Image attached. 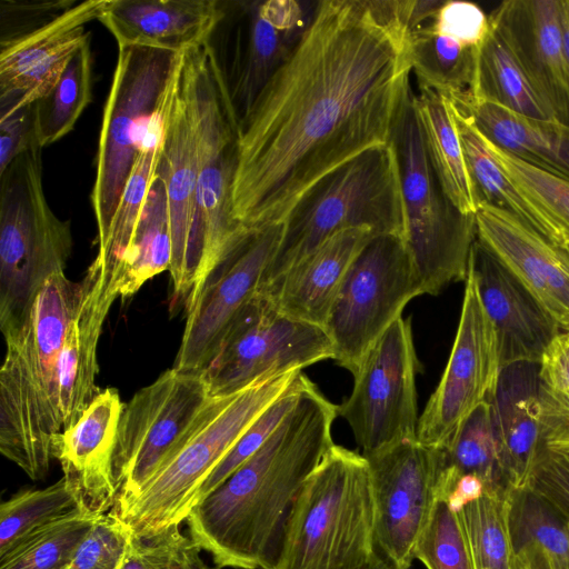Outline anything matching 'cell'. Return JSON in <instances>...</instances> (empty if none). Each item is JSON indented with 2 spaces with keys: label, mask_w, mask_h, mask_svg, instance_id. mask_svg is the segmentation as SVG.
Masks as SVG:
<instances>
[{
  "label": "cell",
  "mask_w": 569,
  "mask_h": 569,
  "mask_svg": "<svg viewBox=\"0 0 569 569\" xmlns=\"http://www.w3.org/2000/svg\"><path fill=\"white\" fill-rule=\"evenodd\" d=\"M401 1L322 0L238 126L233 219L284 221L320 179L390 143L411 91Z\"/></svg>",
  "instance_id": "obj_1"
},
{
  "label": "cell",
  "mask_w": 569,
  "mask_h": 569,
  "mask_svg": "<svg viewBox=\"0 0 569 569\" xmlns=\"http://www.w3.org/2000/svg\"><path fill=\"white\" fill-rule=\"evenodd\" d=\"M338 406L307 378L299 402L270 438L187 520L190 538L219 568L273 569L305 482L335 445Z\"/></svg>",
  "instance_id": "obj_2"
},
{
  "label": "cell",
  "mask_w": 569,
  "mask_h": 569,
  "mask_svg": "<svg viewBox=\"0 0 569 569\" xmlns=\"http://www.w3.org/2000/svg\"><path fill=\"white\" fill-rule=\"evenodd\" d=\"M82 296L64 272L48 279L28 319L4 337L0 370V451L31 480L44 478L56 437L63 430L58 360Z\"/></svg>",
  "instance_id": "obj_3"
},
{
  "label": "cell",
  "mask_w": 569,
  "mask_h": 569,
  "mask_svg": "<svg viewBox=\"0 0 569 569\" xmlns=\"http://www.w3.org/2000/svg\"><path fill=\"white\" fill-rule=\"evenodd\" d=\"M193 72V116L198 172L196 209L181 292L186 309L213 267L249 232L232 216L238 166V119L209 40L188 49Z\"/></svg>",
  "instance_id": "obj_4"
},
{
  "label": "cell",
  "mask_w": 569,
  "mask_h": 569,
  "mask_svg": "<svg viewBox=\"0 0 569 569\" xmlns=\"http://www.w3.org/2000/svg\"><path fill=\"white\" fill-rule=\"evenodd\" d=\"M373 532L369 462L333 445L295 501L273 569H368Z\"/></svg>",
  "instance_id": "obj_5"
},
{
  "label": "cell",
  "mask_w": 569,
  "mask_h": 569,
  "mask_svg": "<svg viewBox=\"0 0 569 569\" xmlns=\"http://www.w3.org/2000/svg\"><path fill=\"white\" fill-rule=\"evenodd\" d=\"M277 251L259 291L336 233L367 228L406 238L399 164L391 143L375 147L313 184L282 222Z\"/></svg>",
  "instance_id": "obj_6"
},
{
  "label": "cell",
  "mask_w": 569,
  "mask_h": 569,
  "mask_svg": "<svg viewBox=\"0 0 569 569\" xmlns=\"http://www.w3.org/2000/svg\"><path fill=\"white\" fill-rule=\"evenodd\" d=\"M299 372L264 378L238 393L210 396L169 460L134 498L111 512L140 536L180 525L212 470Z\"/></svg>",
  "instance_id": "obj_7"
},
{
  "label": "cell",
  "mask_w": 569,
  "mask_h": 569,
  "mask_svg": "<svg viewBox=\"0 0 569 569\" xmlns=\"http://www.w3.org/2000/svg\"><path fill=\"white\" fill-rule=\"evenodd\" d=\"M42 147L32 141L0 172V328L26 322L33 302L72 251L69 220L50 208L42 184Z\"/></svg>",
  "instance_id": "obj_8"
},
{
  "label": "cell",
  "mask_w": 569,
  "mask_h": 569,
  "mask_svg": "<svg viewBox=\"0 0 569 569\" xmlns=\"http://www.w3.org/2000/svg\"><path fill=\"white\" fill-rule=\"evenodd\" d=\"M392 144L406 211V244L425 295L466 281L477 239L476 218L460 212L445 194L429 160L411 89L393 129Z\"/></svg>",
  "instance_id": "obj_9"
},
{
  "label": "cell",
  "mask_w": 569,
  "mask_h": 569,
  "mask_svg": "<svg viewBox=\"0 0 569 569\" xmlns=\"http://www.w3.org/2000/svg\"><path fill=\"white\" fill-rule=\"evenodd\" d=\"M180 57L181 52L164 49L118 47L91 192L98 247L107 239L148 126L169 94Z\"/></svg>",
  "instance_id": "obj_10"
},
{
  "label": "cell",
  "mask_w": 569,
  "mask_h": 569,
  "mask_svg": "<svg viewBox=\"0 0 569 569\" xmlns=\"http://www.w3.org/2000/svg\"><path fill=\"white\" fill-rule=\"evenodd\" d=\"M420 295L425 290L403 238L375 236L349 267L326 322L332 360L355 375L376 341Z\"/></svg>",
  "instance_id": "obj_11"
},
{
  "label": "cell",
  "mask_w": 569,
  "mask_h": 569,
  "mask_svg": "<svg viewBox=\"0 0 569 569\" xmlns=\"http://www.w3.org/2000/svg\"><path fill=\"white\" fill-rule=\"evenodd\" d=\"M209 397L201 371L172 367L124 405L113 453L114 508L134 498L169 460Z\"/></svg>",
  "instance_id": "obj_12"
},
{
  "label": "cell",
  "mask_w": 569,
  "mask_h": 569,
  "mask_svg": "<svg viewBox=\"0 0 569 569\" xmlns=\"http://www.w3.org/2000/svg\"><path fill=\"white\" fill-rule=\"evenodd\" d=\"M332 358V343L323 328L283 315L258 292L201 375L209 396H229L264 378Z\"/></svg>",
  "instance_id": "obj_13"
},
{
  "label": "cell",
  "mask_w": 569,
  "mask_h": 569,
  "mask_svg": "<svg viewBox=\"0 0 569 569\" xmlns=\"http://www.w3.org/2000/svg\"><path fill=\"white\" fill-rule=\"evenodd\" d=\"M420 370L410 318L400 317L365 356L350 396L338 406L365 457L417 440Z\"/></svg>",
  "instance_id": "obj_14"
},
{
  "label": "cell",
  "mask_w": 569,
  "mask_h": 569,
  "mask_svg": "<svg viewBox=\"0 0 569 569\" xmlns=\"http://www.w3.org/2000/svg\"><path fill=\"white\" fill-rule=\"evenodd\" d=\"M316 3L296 0L224 2L212 46L238 126L286 62L308 27Z\"/></svg>",
  "instance_id": "obj_15"
},
{
  "label": "cell",
  "mask_w": 569,
  "mask_h": 569,
  "mask_svg": "<svg viewBox=\"0 0 569 569\" xmlns=\"http://www.w3.org/2000/svg\"><path fill=\"white\" fill-rule=\"evenodd\" d=\"M366 458L375 500L373 561L381 569H409L438 497L443 452L407 440Z\"/></svg>",
  "instance_id": "obj_16"
},
{
  "label": "cell",
  "mask_w": 569,
  "mask_h": 569,
  "mask_svg": "<svg viewBox=\"0 0 569 569\" xmlns=\"http://www.w3.org/2000/svg\"><path fill=\"white\" fill-rule=\"evenodd\" d=\"M452 349L417 426V441L445 449L469 416L493 396L501 373L493 325L468 269Z\"/></svg>",
  "instance_id": "obj_17"
},
{
  "label": "cell",
  "mask_w": 569,
  "mask_h": 569,
  "mask_svg": "<svg viewBox=\"0 0 569 569\" xmlns=\"http://www.w3.org/2000/svg\"><path fill=\"white\" fill-rule=\"evenodd\" d=\"M282 223L249 232L208 273L187 310L173 368L202 371L226 333L258 293L282 234Z\"/></svg>",
  "instance_id": "obj_18"
},
{
  "label": "cell",
  "mask_w": 569,
  "mask_h": 569,
  "mask_svg": "<svg viewBox=\"0 0 569 569\" xmlns=\"http://www.w3.org/2000/svg\"><path fill=\"white\" fill-rule=\"evenodd\" d=\"M104 3L76 2L36 30L0 44V120L50 91L70 57L90 40L84 26L98 20Z\"/></svg>",
  "instance_id": "obj_19"
},
{
  "label": "cell",
  "mask_w": 569,
  "mask_h": 569,
  "mask_svg": "<svg viewBox=\"0 0 569 569\" xmlns=\"http://www.w3.org/2000/svg\"><path fill=\"white\" fill-rule=\"evenodd\" d=\"M192 93V62L186 50L181 52L164 103L162 152L157 169L166 184L171 221L172 260L169 272L174 305L181 292L196 209L198 153Z\"/></svg>",
  "instance_id": "obj_20"
},
{
  "label": "cell",
  "mask_w": 569,
  "mask_h": 569,
  "mask_svg": "<svg viewBox=\"0 0 569 569\" xmlns=\"http://www.w3.org/2000/svg\"><path fill=\"white\" fill-rule=\"evenodd\" d=\"M489 19L553 119L569 127V66L560 0L502 1Z\"/></svg>",
  "instance_id": "obj_21"
},
{
  "label": "cell",
  "mask_w": 569,
  "mask_h": 569,
  "mask_svg": "<svg viewBox=\"0 0 569 569\" xmlns=\"http://www.w3.org/2000/svg\"><path fill=\"white\" fill-rule=\"evenodd\" d=\"M477 240L537 299L563 332H569V258L511 213L481 204L475 214Z\"/></svg>",
  "instance_id": "obj_22"
},
{
  "label": "cell",
  "mask_w": 569,
  "mask_h": 569,
  "mask_svg": "<svg viewBox=\"0 0 569 569\" xmlns=\"http://www.w3.org/2000/svg\"><path fill=\"white\" fill-rule=\"evenodd\" d=\"M477 290L496 330L501 367L539 363L561 332L527 288L477 239L469 258Z\"/></svg>",
  "instance_id": "obj_23"
},
{
  "label": "cell",
  "mask_w": 569,
  "mask_h": 569,
  "mask_svg": "<svg viewBox=\"0 0 569 569\" xmlns=\"http://www.w3.org/2000/svg\"><path fill=\"white\" fill-rule=\"evenodd\" d=\"M123 407L118 390L107 388L54 439L63 479L80 508L92 515L108 513L117 502L113 453Z\"/></svg>",
  "instance_id": "obj_24"
},
{
  "label": "cell",
  "mask_w": 569,
  "mask_h": 569,
  "mask_svg": "<svg viewBox=\"0 0 569 569\" xmlns=\"http://www.w3.org/2000/svg\"><path fill=\"white\" fill-rule=\"evenodd\" d=\"M223 14L218 0H106L98 20L118 47L183 52L208 41Z\"/></svg>",
  "instance_id": "obj_25"
},
{
  "label": "cell",
  "mask_w": 569,
  "mask_h": 569,
  "mask_svg": "<svg viewBox=\"0 0 569 569\" xmlns=\"http://www.w3.org/2000/svg\"><path fill=\"white\" fill-rule=\"evenodd\" d=\"M373 237L367 228L340 231L259 293L283 315L325 329L349 267Z\"/></svg>",
  "instance_id": "obj_26"
},
{
  "label": "cell",
  "mask_w": 569,
  "mask_h": 569,
  "mask_svg": "<svg viewBox=\"0 0 569 569\" xmlns=\"http://www.w3.org/2000/svg\"><path fill=\"white\" fill-rule=\"evenodd\" d=\"M81 287V301L67 330L58 360V396L63 429L73 425L100 392L96 385L98 341L117 298L103 288L100 272L93 264H90Z\"/></svg>",
  "instance_id": "obj_27"
},
{
  "label": "cell",
  "mask_w": 569,
  "mask_h": 569,
  "mask_svg": "<svg viewBox=\"0 0 569 569\" xmlns=\"http://www.w3.org/2000/svg\"><path fill=\"white\" fill-rule=\"evenodd\" d=\"M489 402L506 476L513 489L525 487L542 445L539 363L503 367Z\"/></svg>",
  "instance_id": "obj_28"
},
{
  "label": "cell",
  "mask_w": 569,
  "mask_h": 569,
  "mask_svg": "<svg viewBox=\"0 0 569 569\" xmlns=\"http://www.w3.org/2000/svg\"><path fill=\"white\" fill-rule=\"evenodd\" d=\"M451 101L472 118L493 144L528 164L569 181V127L553 119L527 118L488 102Z\"/></svg>",
  "instance_id": "obj_29"
},
{
  "label": "cell",
  "mask_w": 569,
  "mask_h": 569,
  "mask_svg": "<svg viewBox=\"0 0 569 569\" xmlns=\"http://www.w3.org/2000/svg\"><path fill=\"white\" fill-rule=\"evenodd\" d=\"M509 531L518 569H569V518L528 486L509 495Z\"/></svg>",
  "instance_id": "obj_30"
},
{
  "label": "cell",
  "mask_w": 569,
  "mask_h": 569,
  "mask_svg": "<svg viewBox=\"0 0 569 569\" xmlns=\"http://www.w3.org/2000/svg\"><path fill=\"white\" fill-rule=\"evenodd\" d=\"M427 153L447 198L463 214L475 216L479 199L456 126L453 103L431 90L415 94Z\"/></svg>",
  "instance_id": "obj_31"
},
{
  "label": "cell",
  "mask_w": 569,
  "mask_h": 569,
  "mask_svg": "<svg viewBox=\"0 0 569 569\" xmlns=\"http://www.w3.org/2000/svg\"><path fill=\"white\" fill-rule=\"evenodd\" d=\"M164 103L149 123L107 239L91 263L99 270L103 288L116 297V286L161 158Z\"/></svg>",
  "instance_id": "obj_32"
},
{
  "label": "cell",
  "mask_w": 569,
  "mask_h": 569,
  "mask_svg": "<svg viewBox=\"0 0 569 569\" xmlns=\"http://www.w3.org/2000/svg\"><path fill=\"white\" fill-rule=\"evenodd\" d=\"M453 116L480 206L488 204L505 210L553 244L562 247L560 231L553 221L526 198L503 172L488 151L482 133L472 118L455 103Z\"/></svg>",
  "instance_id": "obj_33"
},
{
  "label": "cell",
  "mask_w": 569,
  "mask_h": 569,
  "mask_svg": "<svg viewBox=\"0 0 569 569\" xmlns=\"http://www.w3.org/2000/svg\"><path fill=\"white\" fill-rule=\"evenodd\" d=\"M490 26V32L478 51L470 93L449 99L471 103L488 102L531 119H553L501 33L491 22Z\"/></svg>",
  "instance_id": "obj_34"
},
{
  "label": "cell",
  "mask_w": 569,
  "mask_h": 569,
  "mask_svg": "<svg viewBox=\"0 0 569 569\" xmlns=\"http://www.w3.org/2000/svg\"><path fill=\"white\" fill-rule=\"evenodd\" d=\"M172 260V234L167 190L156 172L126 256L116 295L130 297L148 280L169 270Z\"/></svg>",
  "instance_id": "obj_35"
},
{
  "label": "cell",
  "mask_w": 569,
  "mask_h": 569,
  "mask_svg": "<svg viewBox=\"0 0 569 569\" xmlns=\"http://www.w3.org/2000/svg\"><path fill=\"white\" fill-rule=\"evenodd\" d=\"M408 49L419 90L448 98L470 93L479 49L435 31L428 20L409 31Z\"/></svg>",
  "instance_id": "obj_36"
},
{
  "label": "cell",
  "mask_w": 569,
  "mask_h": 569,
  "mask_svg": "<svg viewBox=\"0 0 569 569\" xmlns=\"http://www.w3.org/2000/svg\"><path fill=\"white\" fill-rule=\"evenodd\" d=\"M91 67L89 40L70 57L50 91L32 104L34 133L42 148L68 134L90 103Z\"/></svg>",
  "instance_id": "obj_37"
},
{
  "label": "cell",
  "mask_w": 569,
  "mask_h": 569,
  "mask_svg": "<svg viewBox=\"0 0 569 569\" xmlns=\"http://www.w3.org/2000/svg\"><path fill=\"white\" fill-rule=\"evenodd\" d=\"M445 467L456 475L480 478L489 493L509 495L513 488L502 467L490 402L481 403L445 448Z\"/></svg>",
  "instance_id": "obj_38"
},
{
  "label": "cell",
  "mask_w": 569,
  "mask_h": 569,
  "mask_svg": "<svg viewBox=\"0 0 569 569\" xmlns=\"http://www.w3.org/2000/svg\"><path fill=\"white\" fill-rule=\"evenodd\" d=\"M509 495L483 492L456 508L465 527L475 569H518L509 531Z\"/></svg>",
  "instance_id": "obj_39"
},
{
  "label": "cell",
  "mask_w": 569,
  "mask_h": 569,
  "mask_svg": "<svg viewBox=\"0 0 569 569\" xmlns=\"http://www.w3.org/2000/svg\"><path fill=\"white\" fill-rule=\"evenodd\" d=\"M79 510L63 477L47 488L16 493L0 505V557L31 533Z\"/></svg>",
  "instance_id": "obj_40"
},
{
  "label": "cell",
  "mask_w": 569,
  "mask_h": 569,
  "mask_svg": "<svg viewBox=\"0 0 569 569\" xmlns=\"http://www.w3.org/2000/svg\"><path fill=\"white\" fill-rule=\"evenodd\" d=\"M99 516L79 510L39 529L0 557V569H64Z\"/></svg>",
  "instance_id": "obj_41"
},
{
  "label": "cell",
  "mask_w": 569,
  "mask_h": 569,
  "mask_svg": "<svg viewBox=\"0 0 569 569\" xmlns=\"http://www.w3.org/2000/svg\"><path fill=\"white\" fill-rule=\"evenodd\" d=\"M427 569H475L459 511L438 495L413 550Z\"/></svg>",
  "instance_id": "obj_42"
},
{
  "label": "cell",
  "mask_w": 569,
  "mask_h": 569,
  "mask_svg": "<svg viewBox=\"0 0 569 569\" xmlns=\"http://www.w3.org/2000/svg\"><path fill=\"white\" fill-rule=\"evenodd\" d=\"M482 137L490 154L519 191L553 221L562 247L569 246V181L528 164Z\"/></svg>",
  "instance_id": "obj_43"
},
{
  "label": "cell",
  "mask_w": 569,
  "mask_h": 569,
  "mask_svg": "<svg viewBox=\"0 0 569 569\" xmlns=\"http://www.w3.org/2000/svg\"><path fill=\"white\" fill-rule=\"evenodd\" d=\"M307 378L306 375L299 372L292 383L249 426L202 483L197 496V502L218 488L270 438L287 416L296 408Z\"/></svg>",
  "instance_id": "obj_44"
},
{
  "label": "cell",
  "mask_w": 569,
  "mask_h": 569,
  "mask_svg": "<svg viewBox=\"0 0 569 569\" xmlns=\"http://www.w3.org/2000/svg\"><path fill=\"white\" fill-rule=\"evenodd\" d=\"M200 550L181 532L180 525L148 536L132 530L120 569H189Z\"/></svg>",
  "instance_id": "obj_45"
},
{
  "label": "cell",
  "mask_w": 569,
  "mask_h": 569,
  "mask_svg": "<svg viewBox=\"0 0 569 569\" xmlns=\"http://www.w3.org/2000/svg\"><path fill=\"white\" fill-rule=\"evenodd\" d=\"M132 529L117 515H100L64 569H120Z\"/></svg>",
  "instance_id": "obj_46"
},
{
  "label": "cell",
  "mask_w": 569,
  "mask_h": 569,
  "mask_svg": "<svg viewBox=\"0 0 569 569\" xmlns=\"http://www.w3.org/2000/svg\"><path fill=\"white\" fill-rule=\"evenodd\" d=\"M428 23L435 31L476 49L481 47L491 29L489 16L469 1H443Z\"/></svg>",
  "instance_id": "obj_47"
},
{
  "label": "cell",
  "mask_w": 569,
  "mask_h": 569,
  "mask_svg": "<svg viewBox=\"0 0 569 569\" xmlns=\"http://www.w3.org/2000/svg\"><path fill=\"white\" fill-rule=\"evenodd\" d=\"M526 486L545 496L569 518V450L541 445Z\"/></svg>",
  "instance_id": "obj_48"
},
{
  "label": "cell",
  "mask_w": 569,
  "mask_h": 569,
  "mask_svg": "<svg viewBox=\"0 0 569 569\" xmlns=\"http://www.w3.org/2000/svg\"><path fill=\"white\" fill-rule=\"evenodd\" d=\"M74 3L73 0L37 2L2 0L0 4V44L36 30Z\"/></svg>",
  "instance_id": "obj_49"
},
{
  "label": "cell",
  "mask_w": 569,
  "mask_h": 569,
  "mask_svg": "<svg viewBox=\"0 0 569 569\" xmlns=\"http://www.w3.org/2000/svg\"><path fill=\"white\" fill-rule=\"evenodd\" d=\"M542 445L569 450V392L549 391L539 385Z\"/></svg>",
  "instance_id": "obj_50"
},
{
  "label": "cell",
  "mask_w": 569,
  "mask_h": 569,
  "mask_svg": "<svg viewBox=\"0 0 569 569\" xmlns=\"http://www.w3.org/2000/svg\"><path fill=\"white\" fill-rule=\"evenodd\" d=\"M34 117L32 106L0 120V172L19 156L32 141Z\"/></svg>",
  "instance_id": "obj_51"
},
{
  "label": "cell",
  "mask_w": 569,
  "mask_h": 569,
  "mask_svg": "<svg viewBox=\"0 0 569 569\" xmlns=\"http://www.w3.org/2000/svg\"><path fill=\"white\" fill-rule=\"evenodd\" d=\"M540 387L558 393L569 392V332L561 331L539 362Z\"/></svg>",
  "instance_id": "obj_52"
},
{
  "label": "cell",
  "mask_w": 569,
  "mask_h": 569,
  "mask_svg": "<svg viewBox=\"0 0 569 569\" xmlns=\"http://www.w3.org/2000/svg\"><path fill=\"white\" fill-rule=\"evenodd\" d=\"M560 21L563 49L569 66V0H560Z\"/></svg>",
  "instance_id": "obj_53"
},
{
  "label": "cell",
  "mask_w": 569,
  "mask_h": 569,
  "mask_svg": "<svg viewBox=\"0 0 569 569\" xmlns=\"http://www.w3.org/2000/svg\"><path fill=\"white\" fill-rule=\"evenodd\" d=\"M189 569H221L218 566L216 568L209 567L206 565L202 559L200 558L199 552L196 553L191 560Z\"/></svg>",
  "instance_id": "obj_54"
},
{
  "label": "cell",
  "mask_w": 569,
  "mask_h": 569,
  "mask_svg": "<svg viewBox=\"0 0 569 569\" xmlns=\"http://www.w3.org/2000/svg\"><path fill=\"white\" fill-rule=\"evenodd\" d=\"M562 250L565 251V253L568 256L569 258V246H566V247H562Z\"/></svg>",
  "instance_id": "obj_55"
},
{
  "label": "cell",
  "mask_w": 569,
  "mask_h": 569,
  "mask_svg": "<svg viewBox=\"0 0 569 569\" xmlns=\"http://www.w3.org/2000/svg\"><path fill=\"white\" fill-rule=\"evenodd\" d=\"M368 569H381V568L379 566H377L376 563H373Z\"/></svg>",
  "instance_id": "obj_56"
}]
</instances>
